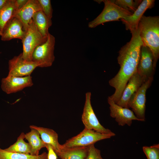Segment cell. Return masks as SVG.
I'll use <instances>...</instances> for the list:
<instances>
[{"label":"cell","instance_id":"obj_26","mask_svg":"<svg viewBox=\"0 0 159 159\" xmlns=\"http://www.w3.org/2000/svg\"><path fill=\"white\" fill-rule=\"evenodd\" d=\"M39 3L42 11L48 18L52 19V16L53 9L50 0H38Z\"/></svg>","mask_w":159,"mask_h":159},{"label":"cell","instance_id":"obj_20","mask_svg":"<svg viewBox=\"0 0 159 159\" xmlns=\"http://www.w3.org/2000/svg\"><path fill=\"white\" fill-rule=\"evenodd\" d=\"M87 147L62 149L57 154L61 159H85Z\"/></svg>","mask_w":159,"mask_h":159},{"label":"cell","instance_id":"obj_21","mask_svg":"<svg viewBox=\"0 0 159 159\" xmlns=\"http://www.w3.org/2000/svg\"><path fill=\"white\" fill-rule=\"evenodd\" d=\"M16 10L15 0H8L4 7L0 10V36L2 34L5 26Z\"/></svg>","mask_w":159,"mask_h":159},{"label":"cell","instance_id":"obj_15","mask_svg":"<svg viewBox=\"0 0 159 159\" xmlns=\"http://www.w3.org/2000/svg\"><path fill=\"white\" fill-rule=\"evenodd\" d=\"M155 2L154 0H143L131 15L120 19L125 25L126 29L130 30V32L137 29L139 22L144 13L148 9L153 7Z\"/></svg>","mask_w":159,"mask_h":159},{"label":"cell","instance_id":"obj_4","mask_svg":"<svg viewBox=\"0 0 159 159\" xmlns=\"http://www.w3.org/2000/svg\"><path fill=\"white\" fill-rule=\"evenodd\" d=\"M113 132L104 134L94 130L84 129L77 135L67 140L61 145V150L76 148L87 147L101 140L110 138L115 136Z\"/></svg>","mask_w":159,"mask_h":159},{"label":"cell","instance_id":"obj_19","mask_svg":"<svg viewBox=\"0 0 159 159\" xmlns=\"http://www.w3.org/2000/svg\"><path fill=\"white\" fill-rule=\"evenodd\" d=\"M30 128L31 131L25 134V138L28 141L30 147V154L38 155L40 150L45 147V144L40 138L38 132L34 128Z\"/></svg>","mask_w":159,"mask_h":159},{"label":"cell","instance_id":"obj_13","mask_svg":"<svg viewBox=\"0 0 159 159\" xmlns=\"http://www.w3.org/2000/svg\"><path fill=\"white\" fill-rule=\"evenodd\" d=\"M41 10L42 9L38 0H28L22 8L14 12L12 17L18 19L22 24L24 30L26 31L33 15Z\"/></svg>","mask_w":159,"mask_h":159},{"label":"cell","instance_id":"obj_2","mask_svg":"<svg viewBox=\"0 0 159 159\" xmlns=\"http://www.w3.org/2000/svg\"><path fill=\"white\" fill-rule=\"evenodd\" d=\"M143 44L150 50L154 57L153 66L155 69L159 57V17L143 15L138 27Z\"/></svg>","mask_w":159,"mask_h":159},{"label":"cell","instance_id":"obj_27","mask_svg":"<svg viewBox=\"0 0 159 159\" xmlns=\"http://www.w3.org/2000/svg\"><path fill=\"white\" fill-rule=\"evenodd\" d=\"M87 148V153L85 159H104L101 156L100 150L95 147L94 144L88 146Z\"/></svg>","mask_w":159,"mask_h":159},{"label":"cell","instance_id":"obj_5","mask_svg":"<svg viewBox=\"0 0 159 159\" xmlns=\"http://www.w3.org/2000/svg\"><path fill=\"white\" fill-rule=\"evenodd\" d=\"M55 42V37L49 33L46 41L37 47L34 50L32 61L39 63L40 67L51 66L55 58L54 54Z\"/></svg>","mask_w":159,"mask_h":159},{"label":"cell","instance_id":"obj_6","mask_svg":"<svg viewBox=\"0 0 159 159\" xmlns=\"http://www.w3.org/2000/svg\"><path fill=\"white\" fill-rule=\"evenodd\" d=\"M47 38L43 37L37 29L32 20L29 24L26 34L22 40V57L27 61H32L33 52L38 46L44 43Z\"/></svg>","mask_w":159,"mask_h":159},{"label":"cell","instance_id":"obj_1","mask_svg":"<svg viewBox=\"0 0 159 159\" xmlns=\"http://www.w3.org/2000/svg\"><path fill=\"white\" fill-rule=\"evenodd\" d=\"M130 32L132 34L130 40L119 52L117 60L120 69L109 81V84L115 88V91L108 97L115 103L120 99L128 80L137 71L143 44L138 28Z\"/></svg>","mask_w":159,"mask_h":159},{"label":"cell","instance_id":"obj_28","mask_svg":"<svg viewBox=\"0 0 159 159\" xmlns=\"http://www.w3.org/2000/svg\"><path fill=\"white\" fill-rule=\"evenodd\" d=\"M45 147L48 150L47 159H57V155L52 147L48 145H45Z\"/></svg>","mask_w":159,"mask_h":159},{"label":"cell","instance_id":"obj_18","mask_svg":"<svg viewBox=\"0 0 159 159\" xmlns=\"http://www.w3.org/2000/svg\"><path fill=\"white\" fill-rule=\"evenodd\" d=\"M32 20L37 29L42 36L47 38L49 33V28L52 24L51 19L47 17L41 10L34 14Z\"/></svg>","mask_w":159,"mask_h":159},{"label":"cell","instance_id":"obj_23","mask_svg":"<svg viewBox=\"0 0 159 159\" xmlns=\"http://www.w3.org/2000/svg\"><path fill=\"white\" fill-rule=\"evenodd\" d=\"M25 134L24 132H22L15 143L4 150L10 152L30 154V148L29 145L24 140Z\"/></svg>","mask_w":159,"mask_h":159},{"label":"cell","instance_id":"obj_11","mask_svg":"<svg viewBox=\"0 0 159 159\" xmlns=\"http://www.w3.org/2000/svg\"><path fill=\"white\" fill-rule=\"evenodd\" d=\"M107 102L110 105V115L115 119L119 125L123 126L127 125L130 126L132 121H140L133 112L129 108L121 107L112 100L109 97Z\"/></svg>","mask_w":159,"mask_h":159},{"label":"cell","instance_id":"obj_7","mask_svg":"<svg viewBox=\"0 0 159 159\" xmlns=\"http://www.w3.org/2000/svg\"><path fill=\"white\" fill-rule=\"evenodd\" d=\"M91 95L90 92H87L85 94V102L82 115V121L85 128L93 130L102 133H113L111 130L105 128L100 123L91 105Z\"/></svg>","mask_w":159,"mask_h":159},{"label":"cell","instance_id":"obj_30","mask_svg":"<svg viewBox=\"0 0 159 159\" xmlns=\"http://www.w3.org/2000/svg\"><path fill=\"white\" fill-rule=\"evenodd\" d=\"M8 0H0V10L5 5Z\"/></svg>","mask_w":159,"mask_h":159},{"label":"cell","instance_id":"obj_3","mask_svg":"<svg viewBox=\"0 0 159 159\" xmlns=\"http://www.w3.org/2000/svg\"><path fill=\"white\" fill-rule=\"evenodd\" d=\"M98 3L103 2L104 8L101 13L89 22L88 27L94 28L103 23L110 21H119L120 19L131 15L133 13L121 8L115 4L114 0H96Z\"/></svg>","mask_w":159,"mask_h":159},{"label":"cell","instance_id":"obj_25","mask_svg":"<svg viewBox=\"0 0 159 159\" xmlns=\"http://www.w3.org/2000/svg\"><path fill=\"white\" fill-rule=\"evenodd\" d=\"M143 149L148 159H159V144L150 146H144Z\"/></svg>","mask_w":159,"mask_h":159},{"label":"cell","instance_id":"obj_10","mask_svg":"<svg viewBox=\"0 0 159 159\" xmlns=\"http://www.w3.org/2000/svg\"><path fill=\"white\" fill-rule=\"evenodd\" d=\"M154 57L150 49L143 44L136 72L145 82L153 77L155 69L153 66Z\"/></svg>","mask_w":159,"mask_h":159},{"label":"cell","instance_id":"obj_24","mask_svg":"<svg viewBox=\"0 0 159 159\" xmlns=\"http://www.w3.org/2000/svg\"><path fill=\"white\" fill-rule=\"evenodd\" d=\"M115 4L133 13L141 2L140 0H116Z\"/></svg>","mask_w":159,"mask_h":159},{"label":"cell","instance_id":"obj_14","mask_svg":"<svg viewBox=\"0 0 159 159\" xmlns=\"http://www.w3.org/2000/svg\"><path fill=\"white\" fill-rule=\"evenodd\" d=\"M144 81L136 72L130 78L119 101L116 103L122 107L129 108V101Z\"/></svg>","mask_w":159,"mask_h":159},{"label":"cell","instance_id":"obj_22","mask_svg":"<svg viewBox=\"0 0 159 159\" xmlns=\"http://www.w3.org/2000/svg\"><path fill=\"white\" fill-rule=\"evenodd\" d=\"M0 159H47V154L44 152L40 155L12 153L0 148Z\"/></svg>","mask_w":159,"mask_h":159},{"label":"cell","instance_id":"obj_17","mask_svg":"<svg viewBox=\"0 0 159 159\" xmlns=\"http://www.w3.org/2000/svg\"><path fill=\"white\" fill-rule=\"evenodd\" d=\"M29 127L37 130L39 132L43 142L45 145L51 146L56 154L60 151L61 145L58 142V134L54 130L34 125H30Z\"/></svg>","mask_w":159,"mask_h":159},{"label":"cell","instance_id":"obj_16","mask_svg":"<svg viewBox=\"0 0 159 159\" xmlns=\"http://www.w3.org/2000/svg\"><path fill=\"white\" fill-rule=\"evenodd\" d=\"M26 32L23 29L21 22L16 18L12 17L4 28L1 36V40L4 41H9L14 39L22 40Z\"/></svg>","mask_w":159,"mask_h":159},{"label":"cell","instance_id":"obj_9","mask_svg":"<svg viewBox=\"0 0 159 159\" xmlns=\"http://www.w3.org/2000/svg\"><path fill=\"white\" fill-rule=\"evenodd\" d=\"M39 65L37 62L24 59L21 53L9 61L8 75L16 77L30 76L34 69L37 67H39Z\"/></svg>","mask_w":159,"mask_h":159},{"label":"cell","instance_id":"obj_12","mask_svg":"<svg viewBox=\"0 0 159 159\" xmlns=\"http://www.w3.org/2000/svg\"><path fill=\"white\" fill-rule=\"evenodd\" d=\"M33 85L32 77L30 75L23 77L8 75L2 79L1 87L4 92L10 94L20 91L25 88L32 86Z\"/></svg>","mask_w":159,"mask_h":159},{"label":"cell","instance_id":"obj_29","mask_svg":"<svg viewBox=\"0 0 159 159\" xmlns=\"http://www.w3.org/2000/svg\"><path fill=\"white\" fill-rule=\"evenodd\" d=\"M28 1V0H15V4L16 8V10L22 8L26 4Z\"/></svg>","mask_w":159,"mask_h":159},{"label":"cell","instance_id":"obj_8","mask_svg":"<svg viewBox=\"0 0 159 159\" xmlns=\"http://www.w3.org/2000/svg\"><path fill=\"white\" fill-rule=\"evenodd\" d=\"M153 77L150 78L143 83L130 99L129 108H131L137 117L140 121L145 120L146 92L150 86Z\"/></svg>","mask_w":159,"mask_h":159}]
</instances>
